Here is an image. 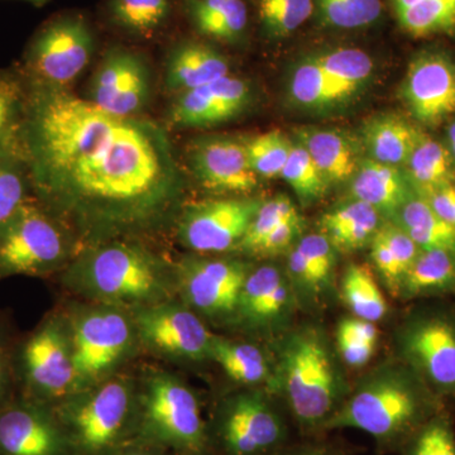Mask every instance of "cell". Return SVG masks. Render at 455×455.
Segmentation results:
<instances>
[{
	"label": "cell",
	"mask_w": 455,
	"mask_h": 455,
	"mask_svg": "<svg viewBox=\"0 0 455 455\" xmlns=\"http://www.w3.org/2000/svg\"><path fill=\"white\" fill-rule=\"evenodd\" d=\"M23 158L36 200L90 235L151 228L181 193L172 147L160 127L112 116L59 88L29 89Z\"/></svg>",
	"instance_id": "cell-1"
},
{
	"label": "cell",
	"mask_w": 455,
	"mask_h": 455,
	"mask_svg": "<svg viewBox=\"0 0 455 455\" xmlns=\"http://www.w3.org/2000/svg\"><path fill=\"white\" fill-rule=\"evenodd\" d=\"M438 396L400 359L374 368L357 383L324 430L363 431L383 451L403 445L440 412Z\"/></svg>",
	"instance_id": "cell-2"
},
{
	"label": "cell",
	"mask_w": 455,
	"mask_h": 455,
	"mask_svg": "<svg viewBox=\"0 0 455 455\" xmlns=\"http://www.w3.org/2000/svg\"><path fill=\"white\" fill-rule=\"evenodd\" d=\"M322 329H293L278 343L276 385L301 430H324L349 395L343 371Z\"/></svg>",
	"instance_id": "cell-3"
},
{
	"label": "cell",
	"mask_w": 455,
	"mask_h": 455,
	"mask_svg": "<svg viewBox=\"0 0 455 455\" xmlns=\"http://www.w3.org/2000/svg\"><path fill=\"white\" fill-rule=\"evenodd\" d=\"M75 455H108L133 442L139 396L124 379H114L71 395L53 406Z\"/></svg>",
	"instance_id": "cell-4"
},
{
	"label": "cell",
	"mask_w": 455,
	"mask_h": 455,
	"mask_svg": "<svg viewBox=\"0 0 455 455\" xmlns=\"http://www.w3.org/2000/svg\"><path fill=\"white\" fill-rule=\"evenodd\" d=\"M133 442L176 455H212L209 427L196 395L167 373L152 374L139 396Z\"/></svg>",
	"instance_id": "cell-5"
},
{
	"label": "cell",
	"mask_w": 455,
	"mask_h": 455,
	"mask_svg": "<svg viewBox=\"0 0 455 455\" xmlns=\"http://www.w3.org/2000/svg\"><path fill=\"white\" fill-rule=\"evenodd\" d=\"M73 276L82 291L106 302L156 301L166 289L161 263L130 244H108L92 251L77 263Z\"/></svg>",
	"instance_id": "cell-6"
},
{
	"label": "cell",
	"mask_w": 455,
	"mask_h": 455,
	"mask_svg": "<svg viewBox=\"0 0 455 455\" xmlns=\"http://www.w3.org/2000/svg\"><path fill=\"white\" fill-rule=\"evenodd\" d=\"M208 427L212 451L220 455H275L289 436L283 412L259 390L227 398Z\"/></svg>",
	"instance_id": "cell-7"
},
{
	"label": "cell",
	"mask_w": 455,
	"mask_h": 455,
	"mask_svg": "<svg viewBox=\"0 0 455 455\" xmlns=\"http://www.w3.org/2000/svg\"><path fill=\"white\" fill-rule=\"evenodd\" d=\"M13 368L16 383L22 386L18 396L53 407L74 395L73 350L62 323L44 320L13 349Z\"/></svg>",
	"instance_id": "cell-8"
},
{
	"label": "cell",
	"mask_w": 455,
	"mask_h": 455,
	"mask_svg": "<svg viewBox=\"0 0 455 455\" xmlns=\"http://www.w3.org/2000/svg\"><path fill=\"white\" fill-rule=\"evenodd\" d=\"M64 235L37 200H28L0 226V278L41 276L65 259Z\"/></svg>",
	"instance_id": "cell-9"
},
{
	"label": "cell",
	"mask_w": 455,
	"mask_h": 455,
	"mask_svg": "<svg viewBox=\"0 0 455 455\" xmlns=\"http://www.w3.org/2000/svg\"><path fill=\"white\" fill-rule=\"evenodd\" d=\"M398 359L436 396H455V319L438 311L410 316L396 335Z\"/></svg>",
	"instance_id": "cell-10"
},
{
	"label": "cell",
	"mask_w": 455,
	"mask_h": 455,
	"mask_svg": "<svg viewBox=\"0 0 455 455\" xmlns=\"http://www.w3.org/2000/svg\"><path fill=\"white\" fill-rule=\"evenodd\" d=\"M94 36L85 18L61 16L42 26L29 44L26 68L35 86L62 89L85 70Z\"/></svg>",
	"instance_id": "cell-11"
},
{
	"label": "cell",
	"mask_w": 455,
	"mask_h": 455,
	"mask_svg": "<svg viewBox=\"0 0 455 455\" xmlns=\"http://www.w3.org/2000/svg\"><path fill=\"white\" fill-rule=\"evenodd\" d=\"M134 328L121 310L101 307L77 317L71 338L75 367V392L97 381L131 349Z\"/></svg>",
	"instance_id": "cell-12"
},
{
	"label": "cell",
	"mask_w": 455,
	"mask_h": 455,
	"mask_svg": "<svg viewBox=\"0 0 455 455\" xmlns=\"http://www.w3.org/2000/svg\"><path fill=\"white\" fill-rule=\"evenodd\" d=\"M260 205L259 199L233 197L188 206L180 220L182 243L196 252H226L241 244Z\"/></svg>",
	"instance_id": "cell-13"
},
{
	"label": "cell",
	"mask_w": 455,
	"mask_h": 455,
	"mask_svg": "<svg viewBox=\"0 0 455 455\" xmlns=\"http://www.w3.org/2000/svg\"><path fill=\"white\" fill-rule=\"evenodd\" d=\"M0 455H75L52 406L17 396L0 411Z\"/></svg>",
	"instance_id": "cell-14"
},
{
	"label": "cell",
	"mask_w": 455,
	"mask_h": 455,
	"mask_svg": "<svg viewBox=\"0 0 455 455\" xmlns=\"http://www.w3.org/2000/svg\"><path fill=\"white\" fill-rule=\"evenodd\" d=\"M142 339L152 348L187 361L211 358L212 334L187 307L157 304L143 307L136 315Z\"/></svg>",
	"instance_id": "cell-15"
},
{
	"label": "cell",
	"mask_w": 455,
	"mask_h": 455,
	"mask_svg": "<svg viewBox=\"0 0 455 455\" xmlns=\"http://www.w3.org/2000/svg\"><path fill=\"white\" fill-rule=\"evenodd\" d=\"M92 101L104 112L134 118L148 101L149 77L145 62L131 51H109L92 84Z\"/></svg>",
	"instance_id": "cell-16"
},
{
	"label": "cell",
	"mask_w": 455,
	"mask_h": 455,
	"mask_svg": "<svg viewBox=\"0 0 455 455\" xmlns=\"http://www.w3.org/2000/svg\"><path fill=\"white\" fill-rule=\"evenodd\" d=\"M250 269L238 259H190L181 269L185 298L212 317L235 314Z\"/></svg>",
	"instance_id": "cell-17"
},
{
	"label": "cell",
	"mask_w": 455,
	"mask_h": 455,
	"mask_svg": "<svg viewBox=\"0 0 455 455\" xmlns=\"http://www.w3.org/2000/svg\"><path fill=\"white\" fill-rule=\"evenodd\" d=\"M403 94L419 121L436 124L455 112V71L445 57L427 53L410 65Z\"/></svg>",
	"instance_id": "cell-18"
},
{
	"label": "cell",
	"mask_w": 455,
	"mask_h": 455,
	"mask_svg": "<svg viewBox=\"0 0 455 455\" xmlns=\"http://www.w3.org/2000/svg\"><path fill=\"white\" fill-rule=\"evenodd\" d=\"M190 163L196 179L208 190L250 193L259 185L245 145L233 140H202L191 151Z\"/></svg>",
	"instance_id": "cell-19"
},
{
	"label": "cell",
	"mask_w": 455,
	"mask_h": 455,
	"mask_svg": "<svg viewBox=\"0 0 455 455\" xmlns=\"http://www.w3.org/2000/svg\"><path fill=\"white\" fill-rule=\"evenodd\" d=\"M293 298L289 277L275 266H262L245 278L235 314L251 328H278L291 315Z\"/></svg>",
	"instance_id": "cell-20"
},
{
	"label": "cell",
	"mask_w": 455,
	"mask_h": 455,
	"mask_svg": "<svg viewBox=\"0 0 455 455\" xmlns=\"http://www.w3.org/2000/svg\"><path fill=\"white\" fill-rule=\"evenodd\" d=\"M352 196L355 200L368 204L379 215L395 217L401 206L411 196L403 173L396 166L364 161L353 176Z\"/></svg>",
	"instance_id": "cell-21"
},
{
	"label": "cell",
	"mask_w": 455,
	"mask_h": 455,
	"mask_svg": "<svg viewBox=\"0 0 455 455\" xmlns=\"http://www.w3.org/2000/svg\"><path fill=\"white\" fill-rule=\"evenodd\" d=\"M227 75L229 65L226 57L196 42L179 44L167 61V83L181 92L208 85Z\"/></svg>",
	"instance_id": "cell-22"
},
{
	"label": "cell",
	"mask_w": 455,
	"mask_h": 455,
	"mask_svg": "<svg viewBox=\"0 0 455 455\" xmlns=\"http://www.w3.org/2000/svg\"><path fill=\"white\" fill-rule=\"evenodd\" d=\"M320 227L335 250L349 252L372 241L379 228V212L355 199L325 214L320 220Z\"/></svg>",
	"instance_id": "cell-23"
},
{
	"label": "cell",
	"mask_w": 455,
	"mask_h": 455,
	"mask_svg": "<svg viewBox=\"0 0 455 455\" xmlns=\"http://www.w3.org/2000/svg\"><path fill=\"white\" fill-rule=\"evenodd\" d=\"M301 145L329 182L352 179L359 166V152L355 142L338 131H309L301 134Z\"/></svg>",
	"instance_id": "cell-24"
},
{
	"label": "cell",
	"mask_w": 455,
	"mask_h": 455,
	"mask_svg": "<svg viewBox=\"0 0 455 455\" xmlns=\"http://www.w3.org/2000/svg\"><path fill=\"white\" fill-rule=\"evenodd\" d=\"M455 289V252L443 248L420 250L406 272L400 291L403 298L436 295Z\"/></svg>",
	"instance_id": "cell-25"
},
{
	"label": "cell",
	"mask_w": 455,
	"mask_h": 455,
	"mask_svg": "<svg viewBox=\"0 0 455 455\" xmlns=\"http://www.w3.org/2000/svg\"><path fill=\"white\" fill-rule=\"evenodd\" d=\"M421 132L397 116H382L368 123L364 140L372 160L400 166L407 163Z\"/></svg>",
	"instance_id": "cell-26"
},
{
	"label": "cell",
	"mask_w": 455,
	"mask_h": 455,
	"mask_svg": "<svg viewBox=\"0 0 455 455\" xmlns=\"http://www.w3.org/2000/svg\"><path fill=\"white\" fill-rule=\"evenodd\" d=\"M396 224L420 250L443 248L455 252V229L442 220L427 200L411 196L397 212Z\"/></svg>",
	"instance_id": "cell-27"
},
{
	"label": "cell",
	"mask_w": 455,
	"mask_h": 455,
	"mask_svg": "<svg viewBox=\"0 0 455 455\" xmlns=\"http://www.w3.org/2000/svg\"><path fill=\"white\" fill-rule=\"evenodd\" d=\"M187 9L197 31L220 41H235L247 28L248 11L242 0H188Z\"/></svg>",
	"instance_id": "cell-28"
},
{
	"label": "cell",
	"mask_w": 455,
	"mask_h": 455,
	"mask_svg": "<svg viewBox=\"0 0 455 455\" xmlns=\"http://www.w3.org/2000/svg\"><path fill=\"white\" fill-rule=\"evenodd\" d=\"M211 358L220 364L228 377L244 385L268 381L275 374L265 353L244 341L212 335Z\"/></svg>",
	"instance_id": "cell-29"
},
{
	"label": "cell",
	"mask_w": 455,
	"mask_h": 455,
	"mask_svg": "<svg viewBox=\"0 0 455 455\" xmlns=\"http://www.w3.org/2000/svg\"><path fill=\"white\" fill-rule=\"evenodd\" d=\"M407 175L418 196H427L436 188L451 184V156L442 143L420 133L407 160Z\"/></svg>",
	"instance_id": "cell-30"
},
{
	"label": "cell",
	"mask_w": 455,
	"mask_h": 455,
	"mask_svg": "<svg viewBox=\"0 0 455 455\" xmlns=\"http://www.w3.org/2000/svg\"><path fill=\"white\" fill-rule=\"evenodd\" d=\"M340 293L350 313L359 319L377 323L387 314L385 295L366 266L350 265L346 269L341 278Z\"/></svg>",
	"instance_id": "cell-31"
},
{
	"label": "cell",
	"mask_w": 455,
	"mask_h": 455,
	"mask_svg": "<svg viewBox=\"0 0 455 455\" xmlns=\"http://www.w3.org/2000/svg\"><path fill=\"white\" fill-rule=\"evenodd\" d=\"M27 95L18 80L0 74V157L23 158Z\"/></svg>",
	"instance_id": "cell-32"
},
{
	"label": "cell",
	"mask_w": 455,
	"mask_h": 455,
	"mask_svg": "<svg viewBox=\"0 0 455 455\" xmlns=\"http://www.w3.org/2000/svg\"><path fill=\"white\" fill-rule=\"evenodd\" d=\"M110 20L123 31L149 38L160 31L171 14V0H110Z\"/></svg>",
	"instance_id": "cell-33"
},
{
	"label": "cell",
	"mask_w": 455,
	"mask_h": 455,
	"mask_svg": "<svg viewBox=\"0 0 455 455\" xmlns=\"http://www.w3.org/2000/svg\"><path fill=\"white\" fill-rule=\"evenodd\" d=\"M290 92L296 103L307 108H324L346 99L315 59L296 68Z\"/></svg>",
	"instance_id": "cell-34"
},
{
	"label": "cell",
	"mask_w": 455,
	"mask_h": 455,
	"mask_svg": "<svg viewBox=\"0 0 455 455\" xmlns=\"http://www.w3.org/2000/svg\"><path fill=\"white\" fill-rule=\"evenodd\" d=\"M376 323L359 317H346L337 329V352L347 366L361 368L372 359L379 344Z\"/></svg>",
	"instance_id": "cell-35"
},
{
	"label": "cell",
	"mask_w": 455,
	"mask_h": 455,
	"mask_svg": "<svg viewBox=\"0 0 455 455\" xmlns=\"http://www.w3.org/2000/svg\"><path fill=\"white\" fill-rule=\"evenodd\" d=\"M315 60L346 98L366 82L373 70L371 57L358 49L335 50Z\"/></svg>",
	"instance_id": "cell-36"
},
{
	"label": "cell",
	"mask_w": 455,
	"mask_h": 455,
	"mask_svg": "<svg viewBox=\"0 0 455 455\" xmlns=\"http://www.w3.org/2000/svg\"><path fill=\"white\" fill-rule=\"evenodd\" d=\"M398 22L415 37L455 29V0H420L397 12Z\"/></svg>",
	"instance_id": "cell-37"
},
{
	"label": "cell",
	"mask_w": 455,
	"mask_h": 455,
	"mask_svg": "<svg viewBox=\"0 0 455 455\" xmlns=\"http://www.w3.org/2000/svg\"><path fill=\"white\" fill-rule=\"evenodd\" d=\"M281 176L304 204L316 202L328 190V180L302 145H292Z\"/></svg>",
	"instance_id": "cell-38"
},
{
	"label": "cell",
	"mask_w": 455,
	"mask_h": 455,
	"mask_svg": "<svg viewBox=\"0 0 455 455\" xmlns=\"http://www.w3.org/2000/svg\"><path fill=\"white\" fill-rule=\"evenodd\" d=\"M233 118L232 114L218 104L205 85L185 90L171 109V119L182 127H202Z\"/></svg>",
	"instance_id": "cell-39"
},
{
	"label": "cell",
	"mask_w": 455,
	"mask_h": 455,
	"mask_svg": "<svg viewBox=\"0 0 455 455\" xmlns=\"http://www.w3.org/2000/svg\"><path fill=\"white\" fill-rule=\"evenodd\" d=\"M31 176L25 158L18 156L0 157V226L31 200Z\"/></svg>",
	"instance_id": "cell-40"
},
{
	"label": "cell",
	"mask_w": 455,
	"mask_h": 455,
	"mask_svg": "<svg viewBox=\"0 0 455 455\" xmlns=\"http://www.w3.org/2000/svg\"><path fill=\"white\" fill-rule=\"evenodd\" d=\"M248 160L259 178L272 179L281 176L289 160L292 143L278 131L254 137L245 143Z\"/></svg>",
	"instance_id": "cell-41"
},
{
	"label": "cell",
	"mask_w": 455,
	"mask_h": 455,
	"mask_svg": "<svg viewBox=\"0 0 455 455\" xmlns=\"http://www.w3.org/2000/svg\"><path fill=\"white\" fill-rule=\"evenodd\" d=\"M325 25L341 29L372 25L381 16V0H317Z\"/></svg>",
	"instance_id": "cell-42"
},
{
	"label": "cell",
	"mask_w": 455,
	"mask_h": 455,
	"mask_svg": "<svg viewBox=\"0 0 455 455\" xmlns=\"http://www.w3.org/2000/svg\"><path fill=\"white\" fill-rule=\"evenodd\" d=\"M313 0H259V17L275 37H286L309 20Z\"/></svg>",
	"instance_id": "cell-43"
},
{
	"label": "cell",
	"mask_w": 455,
	"mask_h": 455,
	"mask_svg": "<svg viewBox=\"0 0 455 455\" xmlns=\"http://www.w3.org/2000/svg\"><path fill=\"white\" fill-rule=\"evenodd\" d=\"M403 455H455V431L444 412H438L403 445Z\"/></svg>",
	"instance_id": "cell-44"
},
{
	"label": "cell",
	"mask_w": 455,
	"mask_h": 455,
	"mask_svg": "<svg viewBox=\"0 0 455 455\" xmlns=\"http://www.w3.org/2000/svg\"><path fill=\"white\" fill-rule=\"evenodd\" d=\"M299 215L300 214L295 204L289 196H278L268 202L262 203L239 245L248 252L253 253L260 242L271 235L277 227Z\"/></svg>",
	"instance_id": "cell-45"
},
{
	"label": "cell",
	"mask_w": 455,
	"mask_h": 455,
	"mask_svg": "<svg viewBox=\"0 0 455 455\" xmlns=\"http://www.w3.org/2000/svg\"><path fill=\"white\" fill-rule=\"evenodd\" d=\"M300 251L311 275L319 295L325 291L331 283V274L335 266V248L324 235H309L301 238L296 245Z\"/></svg>",
	"instance_id": "cell-46"
},
{
	"label": "cell",
	"mask_w": 455,
	"mask_h": 455,
	"mask_svg": "<svg viewBox=\"0 0 455 455\" xmlns=\"http://www.w3.org/2000/svg\"><path fill=\"white\" fill-rule=\"evenodd\" d=\"M205 86L218 104L233 116L243 110L245 104L248 103V99H250V86L247 85V83L239 77L230 76V75L220 77Z\"/></svg>",
	"instance_id": "cell-47"
},
{
	"label": "cell",
	"mask_w": 455,
	"mask_h": 455,
	"mask_svg": "<svg viewBox=\"0 0 455 455\" xmlns=\"http://www.w3.org/2000/svg\"><path fill=\"white\" fill-rule=\"evenodd\" d=\"M302 226H304V220H302L300 215L284 221L271 235H268L260 242L259 247L253 251V254L276 256V254L284 252L291 247L293 242L301 235Z\"/></svg>",
	"instance_id": "cell-48"
},
{
	"label": "cell",
	"mask_w": 455,
	"mask_h": 455,
	"mask_svg": "<svg viewBox=\"0 0 455 455\" xmlns=\"http://www.w3.org/2000/svg\"><path fill=\"white\" fill-rule=\"evenodd\" d=\"M13 385H16L13 349L9 348L4 334L0 331V411L17 397L13 394Z\"/></svg>",
	"instance_id": "cell-49"
},
{
	"label": "cell",
	"mask_w": 455,
	"mask_h": 455,
	"mask_svg": "<svg viewBox=\"0 0 455 455\" xmlns=\"http://www.w3.org/2000/svg\"><path fill=\"white\" fill-rule=\"evenodd\" d=\"M434 212L455 229V185L447 184L425 196Z\"/></svg>",
	"instance_id": "cell-50"
},
{
	"label": "cell",
	"mask_w": 455,
	"mask_h": 455,
	"mask_svg": "<svg viewBox=\"0 0 455 455\" xmlns=\"http://www.w3.org/2000/svg\"><path fill=\"white\" fill-rule=\"evenodd\" d=\"M108 455H171L170 451L155 445L143 444V443L132 442L124 447L116 449Z\"/></svg>",
	"instance_id": "cell-51"
},
{
	"label": "cell",
	"mask_w": 455,
	"mask_h": 455,
	"mask_svg": "<svg viewBox=\"0 0 455 455\" xmlns=\"http://www.w3.org/2000/svg\"><path fill=\"white\" fill-rule=\"evenodd\" d=\"M275 455H341L334 449L324 447V445H309V447H301L292 449V451H278Z\"/></svg>",
	"instance_id": "cell-52"
},
{
	"label": "cell",
	"mask_w": 455,
	"mask_h": 455,
	"mask_svg": "<svg viewBox=\"0 0 455 455\" xmlns=\"http://www.w3.org/2000/svg\"><path fill=\"white\" fill-rule=\"evenodd\" d=\"M420 2V0H394L395 9L397 12L403 11V9L410 8L411 5L416 4V3Z\"/></svg>",
	"instance_id": "cell-53"
},
{
	"label": "cell",
	"mask_w": 455,
	"mask_h": 455,
	"mask_svg": "<svg viewBox=\"0 0 455 455\" xmlns=\"http://www.w3.org/2000/svg\"><path fill=\"white\" fill-rule=\"evenodd\" d=\"M449 142H451V152L455 157V123L449 128Z\"/></svg>",
	"instance_id": "cell-54"
},
{
	"label": "cell",
	"mask_w": 455,
	"mask_h": 455,
	"mask_svg": "<svg viewBox=\"0 0 455 455\" xmlns=\"http://www.w3.org/2000/svg\"><path fill=\"white\" fill-rule=\"evenodd\" d=\"M27 2H31L33 4L36 5H42L44 4V3L47 2V0H27Z\"/></svg>",
	"instance_id": "cell-55"
}]
</instances>
